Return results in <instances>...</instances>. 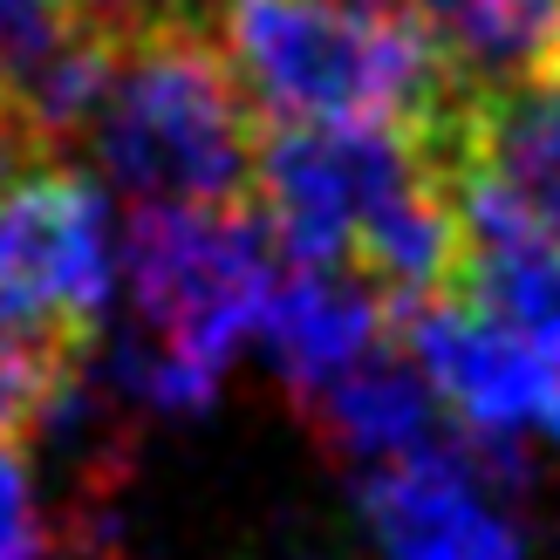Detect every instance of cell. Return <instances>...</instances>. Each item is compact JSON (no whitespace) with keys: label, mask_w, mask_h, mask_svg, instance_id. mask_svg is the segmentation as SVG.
Masks as SVG:
<instances>
[{"label":"cell","mask_w":560,"mask_h":560,"mask_svg":"<svg viewBox=\"0 0 560 560\" xmlns=\"http://www.w3.org/2000/svg\"><path fill=\"white\" fill-rule=\"evenodd\" d=\"M82 151L130 206H254L260 109L199 21L117 48Z\"/></svg>","instance_id":"1"},{"label":"cell","mask_w":560,"mask_h":560,"mask_svg":"<svg viewBox=\"0 0 560 560\" xmlns=\"http://www.w3.org/2000/svg\"><path fill=\"white\" fill-rule=\"evenodd\" d=\"M212 42L260 124L417 130L458 82L404 14H355L342 0H212Z\"/></svg>","instance_id":"2"},{"label":"cell","mask_w":560,"mask_h":560,"mask_svg":"<svg viewBox=\"0 0 560 560\" xmlns=\"http://www.w3.org/2000/svg\"><path fill=\"white\" fill-rule=\"evenodd\" d=\"M280 267H288V254H280L260 199L254 206H130L124 280H130L137 322L212 376H226L240 342L260 328V307Z\"/></svg>","instance_id":"3"},{"label":"cell","mask_w":560,"mask_h":560,"mask_svg":"<svg viewBox=\"0 0 560 560\" xmlns=\"http://www.w3.org/2000/svg\"><path fill=\"white\" fill-rule=\"evenodd\" d=\"M109 301V206L69 151L0 158V322L42 355H90Z\"/></svg>","instance_id":"4"},{"label":"cell","mask_w":560,"mask_h":560,"mask_svg":"<svg viewBox=\"0 0 560 560\" xmlns=\"http://www.w3.org/2000/svg\"><path fill=\"white\" fill-rule=\"evenodd\" d=\"M424 178L404 124H260L254 199L301 267H349L362 219Z\"/></svg>","instance_id":"5"},{"label":"cell","mask_w":560,"mask_h":560,"mask_svg":"<svg viewBox=\"0 0 560 560\" xmlns=\"http://www.w3.org/2000/svg\"><path fill=\"white\" fill-rule=\"evenodd\" d=\"M389 328L438 383L452 431L526 444V452L560 444V362H547L526 335H513L506 322H492L452 294L397 307Z\"/></svg>","instance_id":"6"},{"label":"cell","mask_w":560,"mask_h":560,"mask_svg":"<svg viewBox=\"0 0 560 560\" xmlns=\"http://www.w3.org/2000/svg\"><path fill=\"white\" fill-rule=\"evenodd\" d=\"M355 492L383 560H526L520 526L499 513V486L458 438L355 471Z\"/></svg>","instance_id":"7"},{"label":"cell","mask_w":560,"mask_h":560,"mask_svg":"<svg viewBox=\"0 0 560 560\" xmlns=\"http://www.w3.org/2000/svg\"><path fill=\"white\" fill-rule=\"evenodd\" d=\"M465 172L499 185L540 233L560 240V62L465 96V117L438 151L431 178L452 185Z\"/></svg>","instance_id":"8"},{"label":"cell","mask_w":560,"mask_h":560,"mask_svg":"<svg viewBox=\"0 0 560 560\" xmlns=\"http://www.w3.org/2000/svg\"><path fill=\"white\" fill-rule=\"evenodd\" d=\"M452 199L465 219V267L452 301H471L479 315L526 335L547 362H560V240L540 233L479 172L452 178Z\"/></svg>","instance_id":"9"},{"label":"cell","mask_w":560,"mask_h":560,"mask_svg":"<svg viewBox=\"0 0 560 560\" xmlns=\"http://www.w3.org/2000/svg\"><path fill=\"white\" fill-rule=\"evenodd\" d=\"M260 349L273 362L288 404L301 410L307 397L355 370L376 342H389V301L362 280L355 267H301L288 260L260 307Z\"/></svg>","instance_id":"10"},{"label":"cell","mask_w":560,"mask_h":560,"mask_svg":"<svg viewBox=\"0 0 560 560\" xmlns=\"http://www.w3.org/2000/svg\"><path fill=\"white\" fill-rule=\"evenodd\" d=\"M294 417L307 424V438H315L322 452L349 458L355 471L389 465V458H417V452H431V444L452 438V410H444L438 383L424 376V362L397 342V328H389V342H376L355 370L335 376L322 397H307Z\"/></svg>","instance_id":"11"},{"label":"cell","mask_w":560,"mask_h":560,"mask_svg":"<svg viewBox=\"0 0 560 560\" xmlns=\"http://www.w3.org/2000/svg\"><path fill=\"white\" fill-rule=\"evenodd\" d=\"M349 267L389 301V315L417 307V301H444L465 267V219H458L452 185H438L424 172L389 206H376L349 246Z\"/></svg>","instance_id":"12"},{"label":"cell","mask_w":560,"mask_h":560,"mask_svg":"<svg viewBox=\"0 0 560 560\" xmlns=\"http://www.w3.org/2000/svg\"><path fill=\"white\" fill-rule=\"evenodd\" d=\"M397 14L465 90H499L513 75L553 69L560 55V0H404Z\"/></svg>","instance_id":"13"},{"label":"cell","mask_w":560,"mask_h":560,"mask_svg":"<svg viewBox=\"0 0 560 560\" xmlns=\"http://www.w3.org/2000/svg\"><path fill=\"white\" fill-rule=\"evenodd\" d=\"M0 547L42 560L55 547V534L42 526L35 506V471H27V444L21 438H0Z\"/></svg>","instance_id":"14"},{"label":"cell","mask_w":560,"mask_h":560,"mask_svg":"<svg viewBox=\"0 0 560 560\" xmlns=\"http://www.w3.org/2000/svg\"><path fill=\"white\" fill-rule=\"evenodd\" d=\"M62 8L90 27V35L103 42H137V35H151V27L164 21H191V0H62Z\"/></svg>","instance_id":"15"},{"label":"cell","mask_w":560,"mask_h":560,"mask_svg":"<svg viewBox=\"0 0 560 560\" xmlns=\"http://www.w3.org/2000/svg\"><path fill=\"white\" fill-rule=\"evenodd\" d=\"M0 560H27V553H8V547H0Z\"/></svg>","instance_id":"16"}]
</instances>
